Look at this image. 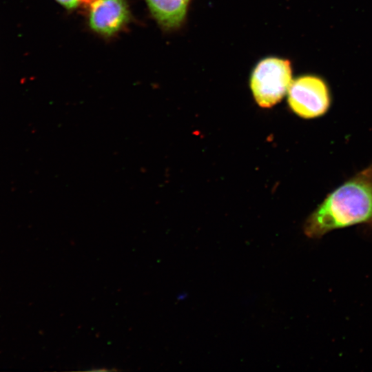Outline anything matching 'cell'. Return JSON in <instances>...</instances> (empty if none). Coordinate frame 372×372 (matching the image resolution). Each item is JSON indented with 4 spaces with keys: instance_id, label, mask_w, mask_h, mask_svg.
<instances>
[{
    "instance_id": "3",
    "label": "cell",
    "mask_w": 372,
    "mask_h": 372,
    "mask_svg": "<svg viewBox=\"0 0 372 372\" xmlns=\"http://www.w3.org/2000/svg\"><path fill=\"white\" fill-rule=\"evenodd\" d=\"M287 92L290 108L303 118L319 117L329 108V87L326 82L317 76L304 75L292 80Z\"/></svg>"
},
{
    "instance_id": "6",
    "label": "cell",
    "mask_w": 372,
    "mask_h": 372,
    "mask_svg": "<svg viewBox=\"0 0 372 372\" xmlns=\"http://www.w3.org/2000/svg\"><path fill=\"white\" fill-rule=\"evenodd\" d=\"M68 10L77 8L80 4L90 5L94 0H55Z\"/></svg>"
},
{
    "instance_id": "2",
    "label": "cell",
    "mask_w": 372,
    "mask_h": 372,
    "mask_svg": "<svg viewBox=\"0 0 372 372\" xmlns=\"http://www.w3.org/2000/svg\"><path fill=\"white\" fill-rule=\"evenodd\" d=\"M291 81V62L271 56L260 60L255 66L250 78V87L260 107H271L282 100Z\"/></svg>"
},
{
    "instance_id": "4",
    "label": "cell",
    "mask_w": 372,
    "mask_h": 372,
    "mask_svg": "<svg viewBox=\"0 0 372 372\" xmlns=\"http://www.w3.org/2000/svg\"><path fill=\"white\" fill-rule=\"evenodd\" d=\"M90 6L89 25L100 34H116L130 19L126 0H94Z\"/></svg>"
},
{
    "instance_id": "5",
    "label": "cell",
    "mask_w": 372,
    "mask_h": 372,
    "mask_svg": "<svg viewBox=\"0 0 372 372\" xmlns=\"http://www.w3.org/2000/svg\"><path fill=\"white\" fill-rule=\"evenodd\" d=\"M153 17L165 29L179 28L191 0H145Z\"/></svg>"
},
{
    "instance_id": "1",
    "label": "cell",
    "mask_w": 372,
    "mask_h": 372,
    "mask_svg": "<svg viewBox=\"0 0 372 372\" xmlns=\"http://www.w3.org/2000/svg\"><path fill=\"white\" fill-rule=\"evenodd\" d=\"M372 229V164L331 192L309 215L304 231L311 238L354 225Z\"/></svg>"
}]
</instances>
